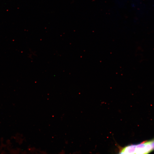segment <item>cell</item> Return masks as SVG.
<instances>
[{
  "instance_id": "cell-1",
  "label": "cell",
  "mask_w": 154,
  "mask_h": 154,
  "mask_svg": "<svg viewBox=\"0 0 154 154\" xmlns=\"http://www.w3.org/2000/svg\"><path fill=\"white\" fill-rule=\"evenodd\" d=\"M154 150V138L140 143L128 145L120 149V154L149 153Z\"/></svg>"
}]
</instances>
